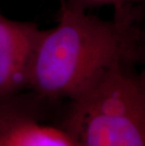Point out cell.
I'll return each instance as SVG.
<instances>
[{
	"mask_svg": "<svg viewBox=\"0 0 145 146\" xmlns=\"http://www.w3.org/2000/svg\"><path fill=\"white\" fill-rule=\"evenodd\" d=\"M118 60L73 101L67 132L76 146H145V62Z\"/></svg>",
	"mask_w": 145,
	"mask_h": 146,
	"instance_id": "7a4b0ae2",
	"label": "cell"
},
{
	"mask_svg": "<svg viewBox=\"0 0 145 146\" xmlns=\"http://www.w3.org/2000/svg\"><path fill=\"white\" fill-rule=\"evenodd\" d=\"M63 5L58 24L40 29L26 84L49 98L73 100L118 60L140 55V29L134 6L115 8L105 20Z\"/></svg>",
	"mask_w": 145,
	"mask_h": 146,
	"instance_id": "6da1fadb",
	"label": "cell"
},
{
	"mask_svg": "<svg viewBox=\"0 0 145 146\" xmlns=\"http://www.w3.org/2000/svg\"><path fill=\"white\" fill-rule=\"evenodd\" d=\"M0 146H1V145H0Z\"/></svg>",
	"mask_w": 145,
	"mask_h": 146,
	"instance_id": "52a82bcc",
	"label": "cell"
},
{
	"mask_svg": "<svg viewBox=\"0 0 145 146\" xmlns=\"http://www.w3.org/2000/svg\"><path fill=\"white\" fill-rule=\"evenodd\" d=\"M143 3L145 4V0H65L63 5L73 9L89 11L92 8L106 5H112L116 8L122 6H135Z\"/></svg>",
	"mask_w": 145,
	"mask_h": 146,
	"instance_id": "5b68a950",
	"label": "cell"
},
{
	"mask_svg": "<svg viewBox=\"0 0 145 146\" xmlns=\"http://www.w3.org/2000/svg\"><path fill=\"white\" fill-rule=\"evenodd\" d=\"M40 31L37 25L0 14V99L26 84L28 65Z\"/></svg>",
	"mask_w": 145,
	"mask_h": 146,
	"instance_id": "3957f363",
	"label": "cell"
},
{
	"mask_svg": "<svg viewBox=\"0 0 145 146\" xmlns=\"http://www.w3.org/2000/svg\"><path fill=\"white\" fill-rule=\"evenodd\" d=\"M140 55L144 57L145 62V30H140Z\"/></svg>",
	"mask_w": 145,
	"mask_h": 146,
	"instance_id": "8992f818",
	"label": "cell"
},
{
	"mask_svg": "<svg viewBox=\"0 0 145 146\" xmlns=\"http://www.w3.org/2000/svg\"><path fill=\"white\" fill-rule=\"evenodd\" d=\"M1 146H76L67 131L35 123H23L0 137Z\"/></svg>",
	"mask_w": 145,
	"mask_h": 146,
	"instance_id": "277c9868",
	"label": "cell"
}]
</instances>
